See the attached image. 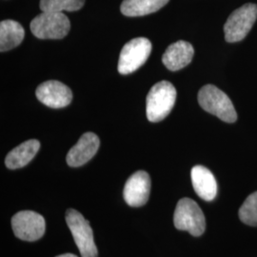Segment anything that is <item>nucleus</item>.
<instances>
[{"mask_svg": "<svg viewBox=\"0 0 257 257\" xmlns=\"http://www.w3.org/2000/svg\"><path fill=\"white\" fill-rule=\"evenodd\" d=\"M176 90L169 81L156 83L147 95L146 112L149 121L159 122L165 119L175 106Z\"/></svg>", "mask_w": 257, "mask_h": 257, "instance_id": "f257e3e1", "label": "nucleus"}, {"mask_svg": "<svg viewBox=\"0 0 257 257\" xmlns=\"http://www.w3.org/2000/svg\"><path fill=\"white\" fill-rule=\"evenodd\" d=\"M198 103L203 110L224 122L233 123L237 119V113L230 97L213 85H206L200 89Z\"/></svg>", "mask_w": 257, "mask_h": 257, "instance_id": "f03ea898", "label": "nucleus"}, {"mask_svg": "<svg viewBox=\"0 0 257 257\" xmlns=\"http://www.w3.org/2000/svg\"><path fill=\"white\" fill-rule=\"evenodd\" d=\"M30 28L39 39H61L70 32L71 23L63 13L42 12L33 19Z\"/></svg>", "mask_w": 257, "mask_h": 257, "instance_id": "7ed1b4c3", "label": "nucleus"}, {"mask_svg": "<svg viewBox=\"0 0 257 257\" xmlns=\"http://www.w3.org/2000/svg\"><path fill=\"white\" fill-rule=\"evenodd\" d=\"M174 222L177 230H187L193 236H200L206 228L204 213L191 198L180 199L175 208Z\"/></svg>", "mask_w": 257, "mask_h": 257, "instance_id": "20e7f679", "label": "nucleus"}, {"mask_svg": "<svg viewBox=\"0 0 257 257\" xmlns=\"http://www.w3.org/2000/svg\"><path fill=\"white\" fill-rule=\"evenodd\" d=\"M66 222L81 257H97L92 228L82 214L74 209H69L66 212Z\"/></svg>", "mask_w": 257, "mask_h": 257, "instance_id": "39448f33", "label": "nucleus"}, {"mask_svg": "<svg viewBox=\"0 0 257 257\" xmlns=\"http://www.w3.org/2000/svg\"><path fill=\"white\" fill-rule=\"evenodd\" d=\"M257 19V5L247 3L231 13L224 25L225 39L230 42H238L247 37Z\"/></svg>", "mask_w": 257, "mask_h": 257, "instance_id": "423d86ee", "label": "nucleus"}, {"mask_svg": "<svg viewBox=\"0 0 257 257\" xmlns=\"http://www.w3.org/2000/svg\"><path fill=\"white\" fill-rule=\"evenodd\" d=\"M152 43L145 37H138L126 43L120 52L117 70L121 74L136 72L149 58Z\"/></svg>", "mask_w": 257, "mask_h": 257, "instance_id": "0eeeda50", "label": "nucleus"}, {"mask_svg": "<svg viewBox=\"0 0 257 257\" xmlns=\"http://www.w3.org/2000/svg\"><path fill=\"white\" fill-rule=\"evenodd\" d=\"M45 219L36 211H19L12 218V227L17 237L25 241H36L45 232Z\"/></svg>", "mask_w": 257, "mask_h": 257, "instance_id": "6e6552de", "label": "nucleus"}, {"mask_svg": "<svg viewBox=\"0 0 257 257\" xmlns=\"http://www.w3.org/2000/svg\"><path fill=\"white\" fill-rule=\"evenodd\" d=\"M37 99L53 109H61L73 100V92L63 83L48 80L40 84L36 91Z\"/></svg>", "mask_w": 257, "mask_h": 257, "instance_id": "1a4fd4ad", "label": "nucleus"}, {"mask_svg": "<svg viewBox=\"0 0 257 257\" xmlns=\"http://www.w3.org/2000/svg\"><path fill=\"white\" fill-rule=\"evenodd\" d=\"M151 191L150 175L138 171L131 175L124 187V199L131 207H141L149 200Z\"/></svg>", "mask_w": 257, "mask_h": 257, "instance_id": "9d476101", "label": "nucleus"}, {"mask_svg": "<svg viewBox=\"0 0 257 257\" xmlns=\"http://www.w3.org/2000/svg\"><path fill=\"white\" fill-rule=\"evenodd\" d=\"M100 141L93 133L84 134L67 155V163L71 167H80L90 161L98 151Z\"/></svg>", "mask_w": 257, "mask_h": 257, "instance_id": "9b49d317", "label": "nucleus"}, {"mask_svg": "<svg viewBox=\"0 0 257 257\" xmlns=\"http://www.w3.org/2000/svg\"><path fill=\"white\" fill-rule=\"evenodd\" d=\"M194 50L192 44L187 41H177L167 48L162 56V62L166 68L176 72L185 68L193 60Z\"/></svg>", "mask_w": 257, "mask_h": 257, "instance_id": "f8f14e48", "label": "nucleus"}, {"mask_svg": "<svg viewBox=\"0 0 257 257\" xmlns=\"http://www.w3.org/2000/svg\"><path fill=\"white\" fill-rule=\"evenodd\" d=\"M191 176L197 195L205 201H212L217 193V183L211 171L204 166H195L192 169Z\"/></svg>", "mask_w": 257, "mask_h": 257, "instance_id": "ddd939ff", "label": "nucleus"}, {"mask_svg": "<svg viewBox=\"0 0 257 257\" xmlns=\"http://www.w3.org/2000/svg\"><path fill=\"white\" fill-rule=\"evenodd\" d=\"M40 148V142L37 139H31L23 142L12 150L6 156L5 164L8 169L16 170L27 165L36 156Z\"/></svg>", "mask_w": 257, "mask_h": 257, "instance_id": "4468645a", "label": "nucleus"}, {"mask_svg": "<svg viewBox=\"0 0 257 257\" xmlns=\"http://www.w3.org/2000/svg\"><path fill=\"white\" fill-rule=\"evenodd\" d=\"M25 37V31L15 20H3L0 23V51L7 52L20 45Z\"/></svg>", "mask_w": 257, "mask_h": 257, "instance_id": "2eb2a0df", "label": "nucleus"}, {"mask_svg": "<svg viewBox=\"0 0 257 257\" xmlns=\"http://www.w3.org/2000/svg\"><path fill=\"white\" fill-rule=\"evenodd\" d=\"M170 0H124L120 6L121 13L128 17H143L163 8Z\"/></svg>", "mask_w": 257, "mask_h": 257, "instance_id": "dca6fc26", "label": "nucleus"}, {"mask_svg": "<svg viewBox=\"0 0 257 257\" xmlns=\"http://www.w3.org/2000/svg\"><path fill=\"white\" fill-rule=\"evenodd\" d=\"M85 0H40L42 12H75L84 6Z\"/></svg>", "mask_w": 257, "mask_h": 257, "instance_id": "f3484780", "label": "nucleus"}, {"mask_svg": "<svg viewBox=\"0 0 257 257\" xmlns=\"http://www.w3.org/2000/svg\"><path fill=\"white\" fill-rule=\"evenodd\" d=\"M239 218L248 226L257 227V192L249 194L239 209Z\"/></svg>", "mask_w": 257, "mask_h": 257, "instance_id": "a211bd4d", "label": "nucleus"}, {"mask_svg": "<svg viewBox=\"0 0 257 257\" xmlns=\"http://www.w3.org/2000/svg\"><path fill=\"white\" fill-rule=\"evenodd\" d=\"M56 257H77L76 255H74V254H72V253H65V254H61V255H58V256Z\"/></svg>", "mask_w": 257, "mask_h": 257, "instance_id": "6ab92c4d", "label": "nucleus"}]
</instances>
